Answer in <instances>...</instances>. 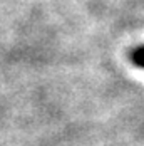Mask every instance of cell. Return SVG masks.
Segmentation results:
<instances>
[{"label": "cell", "instance_id": "cell-1", "mask_svg": "<svg viewBox=\"0 0 144 146\" xmlns=\"http://www.w3.org/2000/svg\"><path fill=\"white\" fill-rule=\"evenodd\" d=\"M132 62L139 67L144 69V45L143 47H137L134 52H132Z\"/></svg>", "mask_w": 144, "mask_h": 146}]
</instances>
